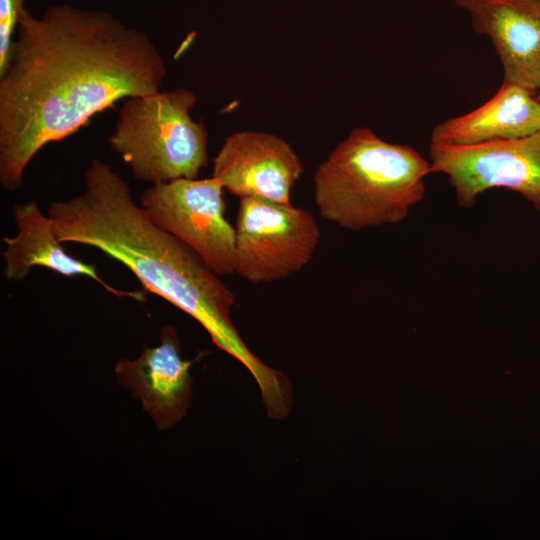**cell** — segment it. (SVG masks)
<instances>
[{
    "label": "cell",
    "instance_id": "cell-14",
    "mask_svg": "<svg viewBox=\"0 0 540 540\" xmlns=\"http://www.w3.org/2000/svg\"><path fill=\"white\" fill-rule=\"evenodd\" d=\"M537 99H538V100H539V102H540V93H539V95H538Z\"/></svg>",
    "mask_w": 540,
    "mask_h": 540
},
{
    "label": "cell",
    "instance_id": "cell-8",
    "mask_svg": "<svg viewBox=\"0 0 540 540\" xmlns=\"http://www.w3.org/2000/svg\"><path fill=\"white\" fill-rule=\"evenodd\" d=\"M303 165L290 144L265 132L241 131L226 138L213 160L215 177L232 195L291 204L290 190Z\"/></svg>",
    "mask_w": 540,
    "mask_h": 540
},
{
    "label": "cell",
    "instance_id": "cell-2",
    "mask_svg": "<svg viewBox=\"0 0 540 540\" xmlns=\"http://www.w3.org/2000/svg\"><path fill=\"white\" fill-rule=\"evenodd\" d=\"M84 183L80 194L52 201L47 208L59 241L96 248L123 264L146 291L198 321L220 350L250 372L262 397L279 394L286 375L247 347L231 320L235 295L219 275L190 247L158 227L107 163L93 159L84 171Z\"/></svg>",
    "mask_w": 540,
    "mask_h": 540
},
{
    "label": "cell",
    "instance_id": "cell-6",
    "mask_svg": "<svg viewBox=\"0 0 540 540\" xmlns=\"http://www.w3.org/2000/svg\"><path fill=\"white\" fill-rule=\"evenodd\" d=\"M429 161L432 173L448 178L461 208L475 206L490 189L503 188L540 212V132L472 145L430 141Z\"/></svg>",
    "mask_w": 540,
    "mask_h": 540
},
{
    "label": "cell",
    "instance_id": "cell-9",
    "mask_svg": "<svg viewBox=\"0 0 540 540\" xmlns=\"http://www.w3.org/2000/svg\"><path fill=\"white\" fill-rule=\"evenodd\" d=\"M477 33L487 35L503 82L540 89V0H455Z\"/></svg>",
    "mask_w": 540,
    "mask_h": 540
},
{
    "label": "cell",
    "instance_id": "cell-11",
    "mask_svg": "<svg viewBox=\"0 0 540 540\" xmlns=\"http://www.w3.org/2000/svg\"><path fill=\"white\" fill-rule=\"evenodd\" d=\"M12 212L17 233L3 238L2 276L5 280H23L33 267L41 266L66 277L87 276L113 295L145 301L143 292L114 288L98 275L93 264L67 253L58 239L53 220L47 213L43 214L37 201L16 203Z\"/></svg>",
    "mask_w": 540,
    "mask_h": 540
},
{
    "label": "cell",
    "instance_id": "cell-4",
    "mask_svg": "<svg viewBox=\"0 0 540 540\" xmlns=\"http://www.w3.org/2000/svg\"><path fill=\"white\" fill-rule=\"evenodd\" d=\"M196 102L189 89L124 99L108 143L135 179L158 184L197 178L208 163V135L191 117Z\"/></svg>",
    "mask_w": 540,
    "mask_h": 540
},
{
    "label": "cell",
    "instance_id": "cell-1",
    "mask_svg": "<svg viewBox=\"0 0 540 540\" xmlns=\"http://www.w3.org/2000/svg\"><path fill=\"white\" fill-rule=\"evenodd\" d=\"M0 74V184L15 192L32 158L97 113L159 90L165 60L150 37L109 12L24 8Z\"/></svg>",
    "mask_w": 540,
    "mask_h": 540
},
{
    "label": "cell",
    "instance_id": "cell-7",
    "mask_svg": "<svg viewBox=\"0 0 540 540\" xmlns=\"http://www.w3.org/2000/svg\"><path fill=\"white\" fill-rule=\"evenodd\" d=\"M223 186L215 178L152 184L140 206L161 229L194 252L219 276L234 272L235 229L224 216Z\"/></svg>",
    "mask_w": 540,
    "mask_h": 540
},
{
    "label": "cell",
    "instance_id": "cell-10",
    "mask_svg": "<svg viewBox=\"0 0 540 540\" xmlns=\"http://www.w3.org/2000/svg\"><path fill=\"white\" fill-rule=\"evenodd\" d=\"M192 363L181 357L175 328L165 326L158 346H145L135 360L122 359L115 373L121 386L141 400L156 426L167 429L178 423L191 405Z\"/></svg>",
    "mask_w": 540,
    "mask_h": 540
},
{
    "label": "cell",
    "instance_id": "cell-13",
    "mask_svg": "<svg viewBox=\"0 0 540 540\" xmlns=\"http://www.w3.org/2000/svg\"><path fill=\"white\" fill-rule=\"evenodd\" d=\"M24 0H0V74L9 63Z\"/></svg>",
    "mask_w": 540,
    "mask_h": 540
},
{
    "label": "cell",
    "instance_id": "cell-12",
    "mask_svg": "<svg viewBox=\"0 0 540 540\" xmlns=\"http://www.w3.org/2000/svg\"><path fill=\"white\" fill-rule=\"evenodd\" d=\"M532 94L522 86L503 82L496 94L475 110L437 124L431 142L472 145L540 132V102Z\"/></svg>",
    "mask_w": 540,
    "mask_h": 540
},
{
    "label": "cell",
    "instance_id": "cell-5",
    "mask_svg": "<svg viewBox=\"0 0 540 540\" xmlns=\"http://www.w3.org/2000/svg\"><path fill=\"white\" fill-rule=\"evenodd\" d=\"M234 229V272L254 284L297 273L320 240L319 226L307 210L255 197L240 199Z\"/></svg>",
    "mask_w": 540,
    "mask_h": 540
},
{
    "label": "cell",
    "instance_id": "cell-3",
    "mask_svg": "<svg viewBox=\"0 0 540 540\" xmlns=\"http://www.w3.org/2000/svg\"><path fill=\"white\" fill-rule=\"evenodd\" d=\"M430 173L415 148L359 127L318 166L314 201L322 218L348 230L398 224L424 199Z\"/></svg>",
    "mask_w": 540,
    "mask_h": 540
}]
</instances>
